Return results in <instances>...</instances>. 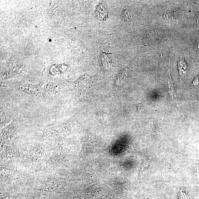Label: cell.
Here are the masks:
<instances>
[{
  "label": "cell",
  "mask_w": 199,
  "mask_h": 199,
  "mask_svg": "<svg viewBox=\"0 0 199 199\" xmlns=\"http://www.w3.org/2000/svg\"><path fill=\"white\" fill-rule=\"evenodd\" d=\"M110 54L105 52H103L102 56V65L105 69L108 70L111 68V61Z\"/></svg>",
  "instance_id": "5b68a950"
},
{
  "label": "cell",
  "mask_w": 199,
  "mask_h": 199,
  "mask_svg": "<svg viewBox=\"0 0 199 199\" xmlns=\"http://www.w3.org/2000/svg\"><path fill=\"white\" fill-rule=\"evenodd\" d=\"M178 69L181 76L184 77L187 75L188 72L187 66L184 58H180L178 61Z\"/></svg>",
  "instance_id": "277c9868"
},
{
  "label": "cell",
  "mask_w": 199,
  "mask_h": 199,
  "mask_svg": "<svg viewBox=\"0 0 199 199\" xmlns=\"http://www.w3.org/2000/svg\"><path fill=\"white\" fill-rule=\"evenodd\" d=\"M123 19L125 21L130 22L132 19V14L131 11L129 9H124L122 13Z\"/></svg>",
  "instance_id": "52a82bcc"
},
{
  "label": "cell",
  "mask_w": 199,
  "mask_h": 199,
  "mask_svg": "<svg viewBox=\"0 0 199 199\" xmlns=\"http://www.w3.org/2000/svg\"><path fill=\"white\" fill-rule=\"evenodd\" d=\"M199 84V75L195 77L193 81V84L194 86H196Z\"/></svg>",
  "instance_id": "ba28073f"
},
{
  "label": "cell",
  "mask_w": 199,
  "mask_h": 199,
  "mask_svg": "<svg viewBox=\"0 0 199 199\" xmlns=\"http://www.w3.org/2000/svg\"><path fill=\"white\" fill-rule=\"evenodd\" d=\"M159 31L155 30L148 31V33H146L147 38L148 37V39L152 40L159 39V37H161L162 36V32Z\"/></svg>",
  "instance_id": "8992f818"
},
{
  "label": "cell",
  "mask_w": 199,
  "mask_h": 199,
  "mask_svg": "<svg viewBox=\"0 0 199 199\" xmlns=\"http://www.w3.org/2000/svg\"><path fill=\"white\" fill-rule=\"evenodd\" d=\"M178 15L179 14L176 11H166L160 14V18L164 22L172 23L177 20Z\"/></svg>",
  "instance_id": "3957f363"
},
{
  "label": "cell",
  "mask_w": 199,
  "mask_h": 199,
  "mask_svg": "<svg viewBox=\"0 0 199 199\" xmlns=\"http://www.w3.org/2000/svg\"><path fill=\"white\" fill-rule=\"evenodd\" d=\"M166 77L167 87H168V93L172 98L176 102L178 105L176 91H175L174 86L173 82L172 81L171 74H170V65L167 68L166 72Z\"/></svg>",
  "instance_id": "7a4b0ae2"
},
{
  "label": "cell",
  "mask_w": 199,
  "mask_h": 199,
  "mask_svg": "<svg viewBox=\"0 0 199 199\" xmlns=\"http://www.w3.org/2000/svg\"><path fill=\"white\" fill-rule=\"evenodd\" d=\"M21 91L25 93L32 96H38L42 92V90L40 85H34L29 84H26L20 87Z\"/></svg>",
  "instance_id": "6da1fadb"
}]
</instances>
